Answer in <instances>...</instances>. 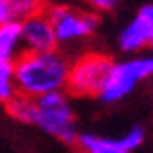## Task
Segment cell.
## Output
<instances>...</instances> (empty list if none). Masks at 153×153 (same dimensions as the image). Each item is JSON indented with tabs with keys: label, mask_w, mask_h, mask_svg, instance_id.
Listing matches in <instances>:
<instances>
[{
	"label": "cell",
	"mask_w": 153,
	"mask_h": 153,
	"mask_svg": "<svg viewBox=\"0 0 153 153\" xmlns=\"http://www.w3.org/2000/svg\"><path fill=\"white\" fill-rule=\"evenodd\" d=\"M70 70H72V60L62 50L42 52V54L24 52L14 64L18 94L38 100L54 91H66Z\"/></svg>",
	"instance_id": "6da1fadb"
},
{
	"label": "cell",
	"mask_w": 153,
	"mask_h": 153,
	"mask_svg": "<svg viewBox=\"0 0 153 153\" xmlns=\"http://www.w3.org/2000/svg\"><path fill=\"white\" fill-rule=\"evenodd\" d=\"M36 105H38V111H36L34 125H38L44 133L56 137L60 141L76 145L79 133L68 91H54V94L42 96L36 100Z\"/></svg>",
	"instance_id": "7a4b0ae2"
},
{
	"label": "cell",
	"mask_w": 153,
	"mask_h": 153,
	"mask_svg": "<svg viewBox=\"0 0 153 153\" xmlns=\"http://www.w3.org/2000/svg\"><path fill=\"white\" fill-rule=\"evenodd\" d=\"M115 66V60L102 52H85L72 62L68 91L74 97H100Z\"/></svg>",
	"instance_id": "3957f363"
},
{
	"label": "cell",
	"mask_w": 153,
	"mask_h": 153,
	"mask_svg": "<svg viewBox=\"0 0 153 153\" xmlns=\"http://www.w3.org/2000/svg\"><path fill=\"white\" fill-rule=\"evenodd\" d=\"M46 16L50 18L58 46L78 44L88 40L100 28V16L90 10H79L66 4H50L46 8Z\"/></svg>",
	"instance_id": "277c9868"
},
{
	"label": "cell",
	"mask_w": 153,
	"mask_h": 153,
	"mask_svg": "<svg viewBox=\"0 0 153 153\" xmlns=\"http://www.w3.org/2000/svg\"><path fill=\"white\" fill-rule=\"evenodd\" d=\"M151 76H153V54L133 56L127 60H121V62H115L97 100L103 103H117L129 96L139 82L151 78Z\"/></svg>",
	"instance_id": "5b68a950"
},
{
	"label": "cell",
	"mask_w": 153,
	"mask_h": 153,
	"mask_svg": "<svg viewBox=\"0 0 153 153\" xmlns=\"http://www.w3.org/2000/svg\"><path fill=\"white\" fill-rule=\"evenodd\" d=\"M153 42V2L143 4L131 22H127L117 34V46L125 54H135L151 48Z\"/></svg>",
	"instance_id": "8992f818"
},
{
	"label": "cell",
	"mask_w": 153,
	"mask_h": 153,
	"mask_svg": "<svg viewBox=\"0 0 153 153\" xmlns=\"http://www.w3.org/2000/svg\"><path fill=\"white\" fill-rule=\"evenodd\" d=\"M20 34H22L24 52H30V54H42V52H52L60 48L54 26L50 18L46 16V12L28 18L26 22L20 24Z\"/></svg>",
	"instance_id": "52a82bcc"
},
{
	"label": "cell",
	"mask_w": 153,
	"mask_h": 153,
	"mask_svg": "<svg viewBox=\"0 0 153 153\" xmlns=\"http://www.w3.org/2000/svg\"><path fill=\"white\" fill-rule=\"evenodd\" d=\"M46 0H2L0 2V24H22L28 18L38 16L48 8Z\"/></svg>",
	"instance_id": "ba28073f"
},
{
	"label": "cell",
	"mask_w": 153,
	"mask_h": 153,
	"mask_svg": "<svg viewBox=\"0 0 153 153\" xmlns=\"http://www.w3.org/2000/svg\"><path fill=\"white\" fill-rule=\"evenodd\" d=\"M22 54L20 24H0V66H14Z\"/></svg>",
	"instance_id": "9c48e42d"
},
{
	"label": "cell",
	"mask_w": 153,
	"mask_h": 153,
	"mask_svg": "<svg viewBox=\"0 0 153 153\" xmlns=\"http://www.w3.org/2000/svg\"><path fill=\"white\" fill-rule=\"evenodd\" d=\"M76 147L82 153H129L119 139L94 135V133H79Z\"/></svg>",
	"instance_id": "30bf717a"
},
{
	"label": "cell",
	"mask_w": 153,
	"mask_h": 153,
	"mask_svg": "<svg viewBox=\"0 0 153 153\" xmlns=\"http://www.w3.org/2000/svg\"><path fill=\"white\" fill-rule=\"evenodd\" d=\"M6 111L10 114V117H14L20 123H36V111H38V105H36L34 97L22 96L18 94L12 102L6 103Z\"/></svg>",
	"instance_id": "8fae6325"
},
{
	"label": "cell",
	"mask_w": 153,
	"mask_h": 153,
	"mask_svg": "<svg viewBox=\"0 0 153 153\" xmlns=\"http://www.w3.org/2000/svg\"><path fill=\"white\" fill-rule=\"evenodd\" d=\"M18 96L16 78H14V66H0V102L8 103Z\"/></svg>",
	"instance_id": "7c38bea8"
},
{
	"label": "cell",
	"mask_w": 153,
	"mask_h": 153,
	"mask_svg": "<svg viewBox=\"0 0 153 153\" xmlns=\"http://www.w3.org/2000/svg\"><path fill=\"white\" fill-rule=\"evenodd\" d=\"M119 141H121V145L131 153V151H135L137 147L143 145V141H145V131H143V127H139V125H133V127H129L123 135L119 137Z\"/></svg>",
	"instance_id": "4fadbf2b"
},
{
	"label": "cell",
	"mask_w": 153,
	"mask_h": 153,
	"mask_svg": "<svg viewBox=\"0 0 153 153\" xmlns=\"http://www.w3.org/2000/svg\"><path fill=\"white\" fill-rule=\"evenodd\" d=\"M84 4L88 6V10L94 12V14H105V12H111L115 10L119 4H121V0H84Z\"/></svg>",
	"instance_id": "5bb4252c"
},
{
	"label": "cell",
	"mask_w": 153,
	"mask_h": 153,
	"mask_svg": "<svg viewBox=\"0 0 153 153\" xmlns=\"http://www.w3.org/2000/svg\"><path fill=\"white\" fill-rule=\"evenodd\" d=\"M151 50H153V42H151Z\"/></svg>",
	"instance_id": "9a60e30c"
},
{
	"label": "cell",
	"mask_w": 153,
	"mask_h": 153,
	"mask_svg": "<svg viewBox=\"0 0 153 153\" xmlns=\"http://www.w3.org/2000/svg\"><path fill=\"white\" fill-rule=\"evenodd\" d=\"M0 2H2V0H0Z\"/></svg>",
	"instance_id": "2e32d148"
}]
</instances>
